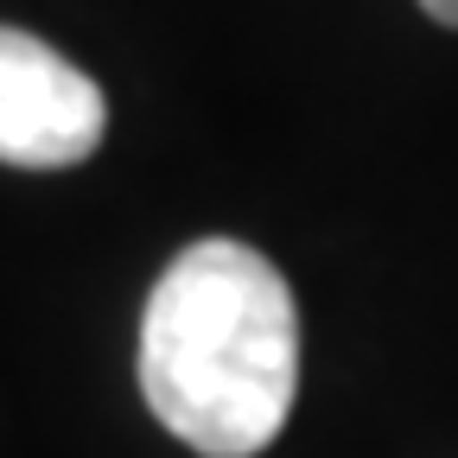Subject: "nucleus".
Segmentation results:
<instances>
[{
    "instance_id": "1",
    "label": "nucleus",
    "mask_w": 458,
    "mask_h": 458,
    "mask_svg": "<svg viewBox=\"0 0 458 458\" xmlns=\"http://www.w3.org/2000/svg\"><path fill=\"white\" fill-rule=\"evenodd\" d=\"M140 394L204 458L274 445L300 394V306L286 274L236 236L179 249L140 312Z\"/></svg>"
},
{
    "instance_id": "2",
    "label": "nucleus",
    "mask_w": 458,
    "mask_h": 458,
    "mask_svg": "<svg viewBox=\"0 0 458 458\" xmlns=\"http://www.w3.org/2000/svg\"><path fill=\"white\" fill-rule=\"evenodd\" d=\"M102 83L45 38L0 26V159L26 172H64L83 165L102 147Z\"/></svg>"
},
{
    "instance_id": "3",
    "label": "nucleus",
    "mask_w": 458,
    "mask_h": 458,
    "mask_svg": "<svg viewBox=\"0 0 458 458\" xmlns=\"http://www.w3.org/2000/svg\"><path fill=\"white\" fill-rule=\"evenodd\" d=\"M427 7V20H439V26H458V0H420Z\"/></svg>"
}]
</instances>
